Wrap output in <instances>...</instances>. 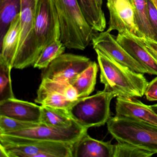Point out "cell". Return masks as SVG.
Segmentation results:
<instances>
[{
    "label": "cell",
    "mask_w": 157,
    "mask_h": 157,
    "mask_svg": "<svg viewBox=\"0 0 157 157\" xmlns=\"http://www.w3.org/2000/svg\"><path fill=\"white\" fill-rule=\"evenodd\" d=\"M100 67V80L104 90L113 93L116 97H141L145 95L147 81L143 74L137 73L95 50Z\"/></svg>",
    "instance_id": "6da1fadb"
},
{
    "label": "cell",
    "mask_w": 157,
    "mask_h": 157,
    "mask_svg": "<svg viewBox=\"0 0 157 157\" xmlns=\"http://www.w3.org/2000/svg\"><path fill=\"white\" fill-rule=\"evenodd\" d=\"M60 28V41L69 49L84 50L94 36L78 0H54Z\"/></svg>",
    "instance_id": "7a4b0ae2"
},
{
    "label": "cell",
    "mask_w": 157,
    "mask_h": 157,
    "mask_svg": "<svg viewBox=\"0 0 157 157\" xmlns=\"http://www.w3.org/2000/svg\"><path fill=\"white\" fill-rule=\"evenodd\" d=\"M107 129L118 142H125L157 153V126L142 121L115 116L107 122Z\"/></svg>",
    "instance_id": "3957f363"
},
{
    "label": "cell",
    "mask_w": 157,
    "mask_h": 157,
    "mask_svg": "<svg viewBox=\"0 0 157 157\" xmlns=\"http://www.w3.org/2000/svg\"><path fill=\"white\" fill-rule=\"evenodd\" d=\"M116 97L113 93L104 90L91 96L79 98L68 110L72 119L83 127H99L111 118L110 104Z\"/></svg>",
    "instance_id": "277c9868"
},
{
    "label": "cell",
    "mask_w": 157,
    "mask_h": 157,
    "mask_svg": "<svg viewBox=\"0 0 157 157\" xmlns=\"http://www.w3.org/2000/svg\"><path fill=\"white\" fill-rule=\"evenodd\" d=\"M0 145L9 157H72L71 145L66 143L0 134Z\"/></svg>",
    "instance_id": "5b68a950"
},
{
    "label": "cell",
    "mask_w": 157,
    "mask_h": 157,
    "mask_svg": "<svg viewBox=\"0 0 157 157\" xmlns=\"http://www.w3.org/2000/svg\"><path fill=\"white\" fill-rule=\"evenodd\" d=\"M58 40H60V24L54 0H38L33 28L37 59L46 47Z\"/></svg>",
    "instance_id": "8992f818"
},
{
    "label": "cell",
    "mask_w": 157,
    "mask_h": 157,
    "mask_svg": "<svg viewBox=\"0 0 157 157\" xmlns=\"http://www.w3.org/2000/svg\"><path fill=\"white\" fill-rule=\"evenodd\" d=\"M38 0H21L20 44L13 68L23 69L37 60L33 43V28Z\"/></svg>",
    "instance_id": "52a82bcc"
},
{
    "label": "cell",
    "mask_w": 157,
    "mask_h": 157,
    "mask_svg": "<svg viewBox=\"0 0 157 157\" xmlns=\"http://www.w3.org/2000/svg\"><path fill=\"white\" fill-rule=\"evenodd\" d=\"M87 130L88 128L74 121L71 125L67 127L52 126L41 123L34 127L2 134L20 137L29 140L53 141L72 145L87 133Z\"/></svg>",
    "instance_id": "ba28073f"
},
{
    "label": "cell",
    "mask_w": 157,
    "mask_h": 157,
    "mask_svg": "<svg viewBox=\"0 0 157 157\" xmlns=\"http://www.w3.org/2000/svg\"><path fill=\"white\" fill-rule=\"evenodd\" d=\"M92 61L84 56L63 54L44 69L42 79H48L70 84Z\"/></svg>",
    "instance_id": "9c48e42d"
},
{
    "label": "cell",
    "mask_w": 157,
    "mask_h": 157,
    "mask_svg": "<svg viewBox=\"0 0 157 157\" xmlns=\"http://www.w3.org/2000/svg\"><path fill=\"white\" fill-rule=\"evenodd\" d=\"M110 19L107 32L117 31L118 34L128 33L143 37L136 21L132 0H106Z\"/></svg>",
    "instance_id": "30bf717a"
},
{
    "label": "cell",
    "mask_w": 157,
    "mask_h": 157,
    "mask_svg": "<svg viewBox=\"0 0 157 157\" xmlns=\"http://www.w3.org/2000/svg\"><path fill=\"white\" fill-rule=\"evenodd\" d=\"M94 50H98L112 60L137 73L150 74L149 71L135 60L110 33L101 32L92 40Z\"/></svg>",
    "instance_id": "8fae6325"
},
{
    "label": "cell",
    "mask_w": 157,
    "mask_h": 157,
    "mask_svg": "<svg viewBox=\"0 0 157 157\" xmlns=\"http://www.w3.org/2000/svg\"><path fill=\"white\" fill-rule=\"evenodd\" d=\"M118 44L151 75L157 76V60L149 52L139 37L128 33L118 34Z\"/></svg>",
    "instance_id": "7c38bea8"
},
{
    "label": "cell",
    "mask_w": 157,
    "mask_h": 157,
    "mask_svg": "<svg viewBox=\"0 0 157 157\" xmlns=\"http://www.w3.org/2000/svg\"><path fill=\"white\" fill-rule=\"evenodd\" d=\"M116 116L128 117L157 126V114L150 107L136 98L117 97Z\"/></svg>",
    "instance_id": "4fadbf2b"
},
{
    "label": "cell",
    "mask_w": 157,
    "mask_h": 157,
    "mask_svg": "<svg viewBox=\"0 0 157 157\" xmlns=\"http://www.w3.org/2000/svg\"><path fill=\"white\" fill-rule=\"evenodd\" d=\"M0 115L25 122L41 123V105L16 98L0 102Z\"/></svg>",
    "instance_id": "5bb4252c"
},
{
    "label": "cell",
    "mask_w": 157,
    "mask_h": 157,
    "mask_svg": "<svg viewBox=\"0 0 157 157\" xmlns=\"http://www.w3.org/2000/svg\"><path fill=\"white\" fill-rule=\"evenodd\" d=\"M72 157H113L114 145L85 133L71 145Z\"/></svg>",
    "instance_id": "9a60e30c"
},
{
    "label": "cell",
    "mask_w": 157,
    "mask_h": 157,
    "mask_svg": "<svg viewBox=\"0 0 157 157\" xmlns=\"http://www.w3.org/2000/svg\"><path fill=\"white\" fill-rule=\"evenodd\" d=\"M20 14L11 23L8 31L1 42L0 60L12 66L18 51L21 37Z\"/></svg>",
    "instance_id": "2e32d148"
},
{
    "label": "cell",
    "mask_w": 157,
    "mask_h": 157,
    "mask_svg": "<svg viewBox=\"0 0 157 157\" xmlns=\"http://www.w3.org/2000/svg\"><path fill=\"white\" fill-rule=\"evenodd\" d=\"M78 2L92 29L96 32H103L106 27V20L99 0H78Z\"/></svg>",
    "instance_id": "e0dca14e"
},
{
    "label": "cell",
    "mask_w": 157,
    "mask_h": 157,
    "mask_svg": "<svg viewBox=\"0 0 157 157\" xmlns=\"http://www.w3.org/2000/svg\"><path fill=\"white\" fill-rule=\"evenodd\" d=\"M98 71V65L92 61L87 69L72 81L71 84L77 91L79 98L89 96L94 91Z\"/></svg>",
    "instance_id": "ac0fdd59"
},
{
    "label": "cell",
    "mask_w": 157,
    "mask_h": 157,
    "mask_svg": "<svg viewBox=\"0 0 157 157\" xmlns=\"http://www.w3.org/2000/svg\"><path fill=\"white\" fill-rule=\"evenodd\" d=\"M35 101L43 106L68 111L77 100L70 101L63 94L40 85L37 92V97Z\"/></svg>",
    "instance_id": "d6986e66"
},
{
    "label": "cell",
    "mask_w": 157,
    "mask_h": 157,
    "mask_svg": "<svg viewBox=\"0 0 157 157\" xmlns=\"http://www.w3.org/2000/svg\"><path fill=\"white\" fill-rule=\"evenodd\" d=\"M74 121L68 110L41 105V123L52 126L67 127Z\"/></svg>",
    "instance_id": "ffe728a7"
},
{
    "label": "cell",
    "mask_w": 157,
    "mask_h": 157,
    "mask_svg": "<svg viewBox=\"0 0 157 157\" xmlns=\"http://www.w3.org/2000/svg\"><path fill=\"white\" fill-rule=\"evenodd\" d=\"M21 0H0V41L13 20L20 13Z\"/></svg>",
    "instance_id": "44dd1931"
},
{
    "label": "cell",
    "mask_w": 157,
    "mask_h": 157,
    "mask_svg": "<svg viewBox=\"0 0 157 157\" xmlns=\"http://www.w3.org/2000/svg\"><path fill=\"white\" fill-rule=\"evenodd\" d=\"M139 30L143 36L155 40V36L149 21L148 0H132Z\"/></svg>",
    "instance_id": "7402d4cb"
},
{
    "label": "cell",
    "mask_w": 157,
    "mask_h": 157,
    "mask_svg": "<svg viewBox=\"0 0 157 157\" xmlns=\"http://www.w3.org/2000/svg\"><path fill=\"white\" fill-rule=\"evenodd\" d=\"M66 48V47L60 40L51 43L46 47L41 52L34 64V67L44 69L46 68L52 61L64 54Z\"/></svg>",
    "instance_id": "603a6c76"
},
{
    "label": "cell",
    "mask_w": 157,
    "mask_h": 157,
    "mask_svg": "<svg viewBox=\"0 0 157 157\" xmlns=\"http://www.w3.org/2000/svg\"><path fill=\"white\" fill-rule=\"evenodd\" d=\"M12 66L0 60V102L15 98L12 86Z\"/></svg>",
    "instance_id": "cb8c5ba5"
},
{
    "label": "cell",
    "mask_w": 157,
    "mask_h": 157,
    "mask_svg": "<svg viewBox=\"0 0 157 157\" xmlns=\"http://www.w3.org/2000/svg\"><path fill=\"white\" fill-rule=\"evenodd\" d=\"M40 85L48 90L63 94L70 101H75L79 99L77 91L70 83L56 81L48 79H42Z\"/></svg>",
    "instance_id": "d4e9b609"
},
{
    "label": "cell",
    "mask_w": 157,
    "mask_h": 157,
    "mask_svg": "<svg viewBox=\"0 0 157 157\" xmlns=\"http://www.w3.org/2000/svg\"><path fill=\"white\" fill-rule=\"evenodd\" d=\"M153 153L139 148L125 142H118L114 145L113 157H151Z\"/></svg>",
    "instance_id": "484cf974"
},
{
    "label": "cell",
    "mask_w": 157,
    "mask_h": 157,
    "mask_svg": "<svg viewBox=\"0 0 157 157\" xmlns=\"http://www.w3.org/2000/svg\"><path fill=\"white\" fill-rule=\"evenodd\" d=\"M40 123L21 121L0 115V134L34 127Z\"/></svg>",
    "instance_id": "4316f807"
},
{
    "label": "cell",
    "mask_w": 157,
    "mask_h": 157,
    "mask_svg": "<svg viewBox=\"0 0 157 157\" xmlns=\"http://www.w3.org/2000/svg\"><path fill=\"white\" fill-rule=\"evenodd\" d=\"M147 9L149 21L157 42V9L152 0H148Z\"/></svg>",
    "instance_id": "83f0119b"
},
{
    "label": "cell",
    "mask_w": 157,
    "mask_h": 157,
    "mask_svg": "<svg viewBox=\"0 0 157 157\" xmlns=\"http://www.w3.org/2000/svg\"><path fill=\"white\" fill-rule=\"evenodd\" d=\"M145 95L148 101H157V76L148 83Z\"/></svg>",
    "instance_id": "f1b7e54d"
},
{
    "label": "cell",
    "mask_w": 157,
    "mask_h": 157,
    "mask_svg": "<svg viewBox=\"0 0 157 157\" xmlns=\"http://www.w3.org/2000/svg\"><path fill=\"white\" fill-rule=\"evenodd\" d=\"M146 48L157 60V42L151 38L143 36L140 37Z\"/></svg>",
    "instance_id": "f546056e"
},
{
    "label": "cell",
    "mask_w": 157,
    "mask_h": 157,
    "mask_svg": "<svg viewBox=\"0 0 157 157\" xmlns=\"http://www.w3.org/2000/svg\"><path fill=\"white\" fill-rule=\"evenodd\" d=\"M0 157H9L6 150L1 145H0Z\"/></svg>",
    "instance_id": "4dcf8cb0"
},
{
    "label": "cell",
    "mask_w": 157,
    "mask_h": 157,
    "mask_svg": "<svg viewBox=\"0 0 157 157\" xmlns=\"http://www.w3.org/2000/svg\"><path fill=\"white\" fill-rule=\"evenodd\" d=\"M149 106L152 109V110H153L157 114V104L149 105Z\"/></svg>",
    "instance_id": "1f68e13d"
},
{
    "label": "cell",
    "mask_w": 157,
    "mask_h": 157,
    "mask_svg": "<svg viewBox=\"0 0 157 157\" xmlns=\"http://www.w3.org/2000/svg\"><path fill=\"white\" fill-rule=\"evenodd\" d=\"M153 3L155 4V6L157 9V0H152Z\"/></svg>",
    "instance_id": "d6a6232c"
}]
</instances>
